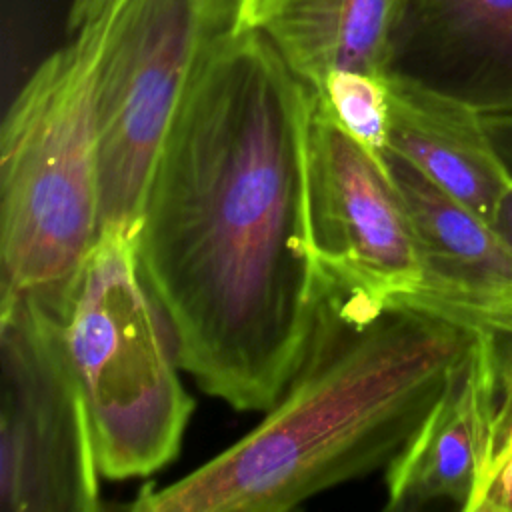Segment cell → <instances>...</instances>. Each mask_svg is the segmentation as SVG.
Returning <instances> with one entry per match:
<instances>
[{"label":"cell","instance_id":"3","mask_svg":"<svg viewBox=\"0 0 512 512\" xmlns=\"http://www.w3.org/2000/svg\"><path fill=\"white\" fill-rule=\"evenodd\" d=\"M114 0L46 56L0 136L2 294L60 302L100 234L98 84Z\"/></svg>","mask_w":512,"mask_h":512},{"label":"cell","instance_id":"7","mask_svg":"<svg viewBox=\"0 0 512 512\" xmlns=\"http://www.w3.org/2000/svg\"><path fill=\"white\" fill-rule=\"evenodd\" d=\"M306 220L322 286L374 308L418 290L416 240L388 168L336 122L314 88L306 134Z\"/></svg>","mask_w":512,"mask_h":512},{"label":"cell","instance_id":"12","mask_svg":"<svg viewBox=\"0 0 512 512\" xmlns=\"http://www.w3.org/2000/svg\"><path fill=\"white\" fill-rule=\"evenodd\" d=\"M404 0H246L244 28L264 34L318 90L338 70L384 76Z\"/></svg>","mask_w":512,"mask_h":512},{"label":"cell","instance_id":"6","mask_svg":"<svg viewBox=\"0 0 512 512\" xmlns=\"http://www.w3.org/2000/svg\"><path fill=\"white\" fill-rule=\"evenodd\" d=\"M0 506L4 512H94L100 468L70 366L60 304L0 300Z\"/></svg>","mask_w":512,"mask_h":512},{"label":"cell","instance_id":"16","mask_svg":"<svg viewBox=\"0 0 512 512\" xmlns=\"http://www.w3.org/2000/svg\"><path fill=\"white\" fill-rule=\"evenodd\" d=\"M490 226L496 230V234L502 238V242L512 250V180L498 200V206H496Z\"/></svg>","mask_w":512,"mask_h":512},{"label":"cell","instance_id":"2","mask_svg":"<svg viewBox=\"0 0 512 512\" xmlns=\"http://www.w3.org/2000/svg\"><path fill=\"white\" fill-rule=\"evenodd\" d=\"M318 286L306 354L266 418L180 480L144 486L132 510L282 512L390 464L482 332Z\"/></svg>","mask_w":512,"mask_h":512},{"label":"cell","instance_id":"14","mask_svg":"<svg viewBox=\"0 0 512 512\" xmlns=\"http://www.w3.org/2000/svg\"><path fill=\"white\" fill-rule=\"evenodd\" d=\"M336 122L374 156L388 146V88L384 76L338 70L316 90Z\"/></svg>","mask_w":512,"mask_h":512},{"label":"cell","instance_id":"11","mask_svg":"<svg viewBox=\"0 0 512 512\" xmlns=\"http://www.w3.org/2000/svg\"><path fill=\"white\" fill-rule=\"evenodd\" d=\"M384 80L390 108L386 148L492 224L510 178L482 114L396 74H384Z\"/></svg>","mask_w":512,"mask_h":512},{"label":"cell","instance_id":"1","mask_svg":"<svg viewBox=\"0 0 512 512\" xmlns=\"http://www.w3.org/2000/svg\"><path fill=\"white\" fill-rule=\"evenodd\" d=\"M312 88L240 28L196 64L156 158L136 248L180 368L236 410H270L320 298L308 244Z\"/></svg>","mask_w":512,"mask_h":512},{"label":"cell","instance_id":"15","mask_svg":"<svg viewBox=\"0 0 512 512\" xmlns=\"http://www.w3.org/2000/svg\"><path fill=\"white\" fill-rule=\"evenodd\" d=\"M486 134L512 180V116L504 114H482Z\"/></svg>","mask_w":512,"mask_h":512},{"label":"cell","instance_id":"5","mask_svg":"<svg viewBox=\"0 0 512 512\" xmlns=\"http://www.w3.org/2000/svg\"><path fill=\"white\" fill-rule=\"evenodd\" d=\"M246 0H114L98 84L100 232H136L146 188L204 52L244 26Z\"/></svg>","mask_w":512,"mask_h":512},{"label":"cell","instance_id":"17","mask_svg":"<svg viewBox=\"0 0 512 512\" xmlns=\"http://www.w3.org/2000/svg\"><path fill=\"white\" fill-rule=\"evenodd\" d=\"M112 0H72L68 12V30L74 32L92 16H98Z\"/></svg>","mask_w":512,"mask_h":512},{"label":"cell","instance_id":"4","mask_svg":"<svg viewBox=\"0 0 512 512\" xmlns=\"http://www.w3.org/2000/svg\"><path fill=\"white\" fill-rule=\"evenodd\" d=\"M100 474L140 478L176 458L194 402L170 326L138 262L136 232L104 230L60 304Z\"/></svg>","mask_w":512,"mask_h":512},{"label":"cell","instance_id":"8","mask_svg":"<svg viewBox=\"0 0 512 512\" xmlns=\"http://www.w3.org/2000/svg\"><path fill=\"white\" fill-rule=\"evenodd\" d=\"M406 206L422 280L412 304L452 322L512 336V250L476 212L390 148L380 154Z\"/></svg>","mask_w":512,"mask_h":512},{"label":"cell","instance_id":"13","mask_svg":"<svg viewBox=\"0 0 512 512\" xmlns=\"http://www.w3.org/2000/svg\"><path fill=\"white\" fill-rule=\"evenodd\" d=\"M464 512H512V336H498L496 386L486 410L476 486Z\"/></svg>","mask_w":512,"mask_h":512},{"label":"cell","instance_id":"9","mask_svg":"<svg viewBox=\"0 0 512 512\" xmlns=\"http://www.w3.org/2000/svg\"><path fill=\"white\" fill-rule=\"evenodd\" d=\"M386 74L512 116V0H404Z\"/></svg>","mask_w":512,"mask_h":512},{"label":"cell","instance_id":"10","mask_svg":"<svg viewBox=\"0 0 512 512\" xmlns=\"http://www.w3.org/2000/svg\"><path fill=\"white\" fill-rule=\"evenodd\" d=\"M496 358L498 336L478 332L436 404L390 460L386 510H416L438 500H450L464 510L478 478Z\"/></svg>","mask_w":512,"mask_h":512}]
</instances>
